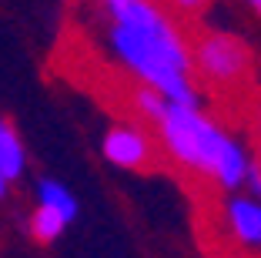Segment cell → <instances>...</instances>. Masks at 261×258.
Here are the masks:
<instances>
[{
    "label": "cell",
    "mask_w": 261,
    "mask_h": 258,
    "mask_svg": "<svg viewBox=\"0 0 261 258\" xmlns=\"http://www.w3.org/2000/svg\"><path fill=\"white\" fill-rule=\"evenodd\" d=\"M245 121H248V128L254 131V141H261V91L251 98V104H248V111H245Z\"/></svg>",
    "instance_id": "obj_10"
},
{
    "label": "cell",
    "mask_w": 261,
    "mask_h": 258,
    "mask_svg": "<svg viewBox=\"0 0 261 258\" xmlns=\"http://www.w3.org/2000/svg\"><path fill=\"white\" fill-rule=\"evenodd\" d=\"M67 215H61L57 208H50V205H40L37 212H34V218H31V235L37 238L40 245H47V242H54V238H61V231L67 228Z\"/></svg>",
    "instance_id": "obj_7"
},
{
    "label": "cell",
    "mask_w": 261,
    "mask_h": 258,
    "mask_svg": "<svg viewBox=\"0 0 261 258\" xmlns=\"http://www.w3.org/2000/svg\"><path fill=\"white\" fill-rule=\"evenodd\" d=\"M0 171H4L7 181H14L23 171V145L17 137L14 124L4 121V118H0Z\"/></svg>",
    "instance_id": "obj_6"
},
{
    "label": "cell",
    "mask_w": 261,
    "mask_h": 258,
    "mask_svg": "<svg viewBox=\"0 0 261 258\" xmlns=\"http://www.w3.org/2000/svg\"><path fill=\"white\" fill-rule=\"evenodd\" d=\"M191 67L207 94L221 104H241L245 118L254 91V54L234 34L198 31L191 37Z\"/></svg>",
    "instance_id": "obj_3"
},
{
    "label": "cell",
    "mask_w": 261,
    "mask_h": 258,
    "mask_svg": "<svg viewBox=\"0 0 261 258\" xmlns=\"http://www.w3.org/2000/svg\"><path fill=\"white\" fill-rule=\"evenodd\" d=\"M40 205L57 208V212L67 215V218H74V215H77V201H74V195H70L64 184H57V181H40Z\"/></svg>",
    "instance_id": "obj_8"
},
{
    "label": "cell",
    "mask_w": 261,
    "mask_h": 258,
    "mask_svg": "<svg viewBox=\"0 0 261 258\" xmlns=\"http://www.w3.org/2000/svg\"><path fill=\"white\" fill-rule=\"evenodd\" d=\"M104 154L117 168H130V171H158V168H164V161H161L164 148L158 141V134L151 128H144V124H134V121L117 124V128L108 131Z\"/></svg>",
    "instance_id": "obj_4"
},
{
    "label": "cell",
    "mask_w": 261,
    "mask_h": 258,
    "mask_svg": "<svg viewBox=\"0 0 261 258\" xmlns=\"http://www.w3.org/2000/svg\"><path fill=\"white\" fill-rule=\"evenodd\" d=\"M151 4H164V0H151Z\"/></svg>",
    "instance_id": "obj_14"
},
{
    "label": "cell",
    "mask_w": 261,
    "mask_h": 258,
    "mask_svg": "<svg viewBox=\"0 0 261 258\" xmlns=\"http://www.w3.org/2000/svg\"><path fill=\"white\" fill-rule=\"evenodd\" d=\"M168 7H171V17H181V20H188V17L204 14V10L211 7V0H168Z\"/></svg>",
    "instance_id": "obj_9"
},
{
    "label": "cell",
    "mask_w": 261,
    "mask_h": 258,
    "mask_svg": "<svg viewBox=\"0 0 261 258\" xmlns=\"http://www.w3.org/2000/svg\"><path fill=\"white\" fill-rule=\"evenodd\" d=\"M224 235L238 248L261 251V201L258 198H231L224 205Z\"/></svg>",
    "instance_id": "obj_5"
},
{
    "label": "cell",
    "mask_w": 261,
    "mask_h": 258,
    "mask_svg": "<svg viewBox=\"0 0 261 258\" xmlns=\"http://www.w3.org/2000/svg\"><path fill=\"white\" fill-rule=\"evenodd\" d=\"M97 24L104 27L108 51L134 81L151 84L171 104L198 107L191 74V44L177 31L171 14L151 0H94Z\"/></svg>",
    "instance_id": "obj_1"
},
{
    "label": "cell",
    "mask_w": 261,
    "mask_h": 258,
    "mask_svg": "<svg viewBox=\"0 0 261 258\" xmlns=\"http://www.w3.org/2000/svg\"><path fill=\"white\" fill-rule=\"evenodd\" d=\"M254 161H258V168H261V141H258V158H254Z\"/></svg>",
    "instance_id": "obj_13"
},
{
    "label": "cell",
    "mask_w": 261,
    "mask_h": 258,
    "mask_svg": "<svg viewBox=\"0 0 261 258\" xmlns=\"http://www.w3.org/2000/svg\"><path fill=\"white\" fill-rule=\"evenodd\" d=\"M154 134L161 141L164 154L171 161H177L185 171H191L198 181H207V184L215 181L224 191H234L238 184H245L251 161L245 158L238 141H231L198 107L168 101Z\"/></svg>",
    "instance_id": "obj_2"
},
{
    "label": "cell",
    "mask_w": 261,
    "mask_h": 258,
    "mask_svg": "<svg viewBox=\"0 0 261 258\" xmlns=\"http://www.w3.org/2000/svg\"><path fill=\"white\" fill-rule=\"evenodd\" d=\"M7 191V178H4V171H0V195Z\"/></svg>",
    "instance_id": "obj_12"
},
{
    "label": "cell",
    "mask_w": 261,
    "mask_h": 258,
    "mask_svg": "<svg viewBox=\"0 0 261 258\" xmlns=\"http://www.w3.org/2000/svg\"><path fill=\"white\" fill-rule=\"evenodd\" d=\"M248 4H251V7H254V14L261 17V0H248Z\"/></svg>",
    "instance_id": "obj_11"
}]
</instances>
